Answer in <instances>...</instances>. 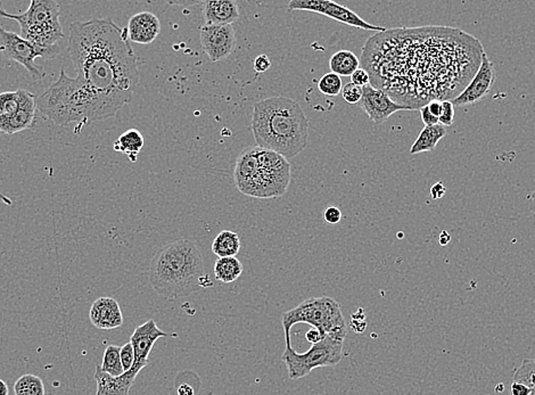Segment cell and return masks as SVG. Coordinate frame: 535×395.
Masks as SVG:
<instances>
[{
    "label": "cell",
    "instance_id": "1",
    "mask_svg": "<svg viewBox=\"0 0 535 395\" xmlns=\"http://www.w3.org/2000/svg\"><path fill=\"white\" fill-rule=\"evenodd\" d=\"M484 52L480 41L463 30L422 26L378 32L366 43L361 64L371 86L414 111L456 99Z\"/></svg>",
    "mask_w": 535,
    "mask_h": 395
},
{
    "label": "cell",
    "instance_id": "2",
    "mask_svg": "<svg viewBox=\"0 0 535 395\" xmlns=\"http://www.w3.org/2000/svg\"><path fill=\"white\" fill-rule=\"evenodd\" d=\"M67 50L78 73L74 81L87 95L96 121L116 116L139 84L138 58L127 28L112 18L74 22Z\"/></svg>",
    "mask_w": 535,
    "mask_h": 395
},
{
    "label": "cell",
    "instance_id": "3",
    "mask_svg": "<svg viewBox=\"0 0 535 395\" xmlns=\"http://www.w3.org/2000/svg\"><path fill=\"white\" fill-rule=\"evenodd\" d=\"M252 133L258 148L290 160L307 148L309 121L298 101L276 96L253 107Z\"/></svg>",
    "mask_w": 535,
    "mask_h": 395
},
{
    "label": "cell",
    "instance_id": "4",
    "mask_svg": "<svg viewBox=\"0 0 535 395\" xmlns=\"http://www.w3.org/2000/svg\"><path fill=\"white\" fill-rule=\"evenodd\" d=\"M150 284L167 300L188 296L206 287L202 253L188 240H174L159 248L150 266Z\"/></svg>",
    "mask_w": 535,
    "mask_h": 395
},
{
    "label": "cell",
    "instance_id": "5",
    "mask_svg": "<svg viewBox=\"0 0 535 395\" xmlns=\"http://www.w3.org/2000/svg\"><path fill=\"white\" fill-rule=\"evenodd\" d=\"M292 178L288 160L264 150L247 148L240 154L234 170L235 185L254 199H278L286 194Z\"/></svg>",
    "mask_w": 535,
    "mask_h": 395
},
{
    "label": "cell",
    "instance_id": "6",
    "mask_svg": "<svg viewBox=\"0 0 535 395\" xmlns=\"http://www.w3.org/2000/svg\"><path fill=\"white\" fill-rule=\"evenodd\" d=\"M283 332L286 346L291 343V329L296 323H308L318 329L321 336H333L336 340H344L347 327L341 306L334 299L328 296L310 297L302 301L298 306L283 315Z\"/></svg>",
    "mask_w": 535,
    "mask_h": 395
},
{
    "label": "cell",
    "instance_id": "7",
    "mask_svg": "<svg viewBox=\"0 0 535 395\" xmlns=\"http://www.w3.org/2000/svg\"><path fill=\"white\" fill-rule=\"evenodd\" d=\"M0 16L16 21L20 24L21 37L37 46H55L65 37L60 22L61 7L55 0H32L29 9L22 14H9L0 3Z\"/></svg>",
    "mask_w": 535,
    "mask_h": 395
},
{
    "label": "cell",
    "instance_id": "8",
    "mask_svg": "<svg viewBox=\"0 0 535 395\" xmlns=\"http://www.w3.org/2000/svg\"><path fill=\"white\" fill-rule=\"evenodd\" d=\"M344 340L333 336H325L319 343L313 344L309 351L298 353L292 345L286 346L281 361L286 365L288 376L293 381L309 375L315 368L334 367L343 358Z\"/></svg>",
    "mask_w": 535,
    "mask_h": 395
},
{
    "label": "cell",
    "instance_id": "9",
    "mask_svg": "<svg viewBox=\"0 0 535 395\" xmlns=\"http://www.w3.org/2000/svg\"><path fill=\"white\" fill-rule=\"evenodd\" d=\"M61 52L58 45L50 47L37 46L21 37L15 32L7 31L0 26V52L9 61L21 64L29 72L35 81H40L46 77L44 67L35 63V58L50 60Z\"/></svg>",
    "mask_w": 535,
    "mask_h": 395
},
{
    "label": "cell",
    "instance_id": "10",
    "mask_svg": "<svg viewBox=\"0 0 535 395\" xmlns=\"http://www.w3.org/2000/svg\"><path fill=\"white\" fill-rule=\"evenodd\" d=\"M288 9L291 11H309V12L318 13L327 18H333L339 23L347 24L358 29L377 32H384L388 30L383 26L368 23L351 9L330 0H292L288 4Z\"/></svg>",
    "mask_w": 535,
    "mask_h": 395
},
{
    "label": "cell",
    "instance_id": "11",
    "mask_svg": "<svg viewBox=\"0 0 535 395\" xmlns=\"http://www.w3.org/2000/svg\"><path fill=\"white\" fill-rule=\"evenodd\" d=\"M495 82V65L489 56L484 52L478 72L473 77L472 80L469 81L466 88L456 99H452L451 103L454 106L459 107L476 104L491 93Z\"/></svg>",
    "mask_w": 535,
    "mask_h": 395
},
{
    "label": "cell",
    "instance_id": "12",
    "mask_svg": "<svg viewBox=\"0 0 535 395\" xmlns=\"http://www.w3.org/2000/svg\"><path fill=\"white\" fill-rule=\"evenodd\" d=\"M201 46L213 63L232 55L236 47V33L232 26H205L201 28Z\"/></svg>",
    "mask_w": 535,
    "mask_h": 395
},
{
    "label": "cell",
    "instance_id": "13",
    "mask_svg": "<svg viewBox=\"0 0 535 395\" xmlns=\"http://www.w3.org/2000/svg\"><path fill=\"white\" fill-rule=\"evenodd\" d=\"M168 336L167 333L157 327L154 319H150L145 323L137 327L130 338V343L133 344V352H135V362L131 369L128 372L137 377L140 370L144 369L150 364L148 357L155 342L159 338H168Z\"/></svg>",
    "mask_w": 535,
    "mask_h": 395
},
{
    "label": "cell",
    "instance_id": "14",
    "mask_svg": "<svg viewBox=\"0 0 535 395\" xmlns=\"http://www.w3.org/2000/svg\"><path fill=\"white\" fill-rule=\"evenodd\" d=\"M359 104L362 110L367 113L371 121L377 126L388 121V118L393 116L394 113L399 111H411L409 107L398 104L388 94L383 90L377 89L371 84L364 87V94Z\"/></svg>",
    "mask_w": 535,
    "mask_h": 395
},
{
    "label": "cell",
    "instance_id": "15",
    "mask_svg": "<svg viewBox=\"0 0 535 395\" xmlns=\"http://www.w3.org/2000/svg\"><path fill=\"white\" fill-rule=\"evenodd\" d=\"M20 107L15 116L7 120H0V133L15 135L23 130L32 129L37 123V97L30 91L18 89Z\"/></svg>",
    "mask_w": 535,
    "mask_h": 395
},
{
    "label": "cell",
    "instance_id": "16",
    "mask_svg": "<svg viewBox=\"0 0 535 395\" xmlns=\"http://www.w3.org/2000/svg\"><path fill=\"white\" fill-rule=\"evenodd\" d=\"M129 40L138 45H150L161 32V23L157 15L140 12L131 16L127 26Z\"/></svg>",
    "mask_w": 535,
    "mask_h": 395
},
{
    "label": "cell",
    "instance_id": "17",
    "mask_svg": "<svg viewBox=\"0 0 535 395\" xmlns=\"http://www.w3.org/2000/svg\"><path fill=\"white\" fill-rule=\"evenodd\" d=\"M90 321L96 328H119L123 323V316L119 303L112 297H101L90 308Z\"/></svg>",
    "mask_w": 535,
    "mask_h": 395
},
{
    "label": "cell",
    "instance_id": "18",
    "mask_svg": "<svg viewBox=\"0 0 535 395\" xmlns=\"http://www.w3.org/2000/svg\"><path fill=\"white\" fill-rule=\"evenodd\" d=\"M240 6L235 0H212L203 3L206 26H232L240 18Z\"/></svg>",
    "mask_w": 535,
    "mask_h": 395
},
{
    "label": "cell",
    "instance_id": "19",
    "mask_svg": "<svg viewBox=\"0 0 535 395\" xmlns=\"http://www.w3.org/2000/svg\"><path fill=\"white\" fill-rule=\"evenodd\" d=\"M94 378L97 383L96 395H129L137 377L129 372L119 377H112L101 370V365H97Z\"/></svg>",
    "mask_w": 535,
    "mask_h": 395
},
{
    "label": "cell",
    "instance_id": "20",
    "mask_svg": "<svg viewBox=\"0 0 535 395\" xmlns=\"http://www.w3.org/2000/svg\"><path fill=\"white\" fill-rule=\"evenodd\" d=\"M144 145H145V139L142 133L137 129H129L116 139L113 148L118 153L127 155L131 163H135Z\"/></svg>",
    "mask_w": 535,
    "mask_h": 395
},
{
    "label": "cell",
    "instance_id": "21",
    "mask_svg": "<svg viewBox=\"0 0 535 395\" xmlns=\"http://www.w3.org/2000/svg\"><path fill=\"white\" fill-rule=\"evenodd\" d=\"M446 136V129L442 124L425 127L422 130L419 136L417 137L416 142L411 146L410 154L415 155L422 152H432L437 148L441 139Z\"/></svg>",
    "mask_w": 535,
    "mask_h": 395
},
{
    "label": "cell",
    "instance_id": "22",
    "mask_svg": "<svg viewBox=\"0 0 535 395\" xmlns=\"http://www.w3.org/2000/svg\"><path fill=\"white\" fill-rule=\"evenodd\" d=\"M243 269L236 257H219L214 265V277L223 284L234 283L243 274Z\"/></svg>",
    "mask_w": 535,
    "mask_h": 395
},
{
    "label": "cell",
    "instance_id": "23",
    "mask_svg": "<svg viewBox=\"0 0 535 395\" xmlns=\"http://www.w3.org/2000/svg\"><path fill=\"white\" fill-rule=\"evenodd\" d=\"M359 67V58L350 50H339L330 60V71L339 77H351Z\"/></svg>",
    "mask_w": 535,
    "mask_h": 395
},
{
    "label": "cell",
    "instance_id": "24",
    "mask_svg": "<svg viewBox=\"0 0 535 395\" xmlns=\"http://www.w3.org/2000/svg\"><path fill=\"white\" fill-rule=\"evenodd\" d=\"M240 250V238L234 231H221L212 243V252L218 257H236Z\"/></svg>",
    "mask_w": 535,
    "mask_h": 395
},
{
    "label": "cell",
    "instance_id": "25",
    "mask_svg": "<svg viewBox=\"0 0 535 395\" xmlns=\"http://www.w3.org/2000/svg\"><path fill=\"white\" fill-rule=\"evenodd\" d=\"M15 395H45L44 382L38 376L26 374L21 376L14 385Z\"/></svg>",
    "mask_w": 535,
    "mask_h": 395
},
{
    "label": "cell",
    "instance_id": "26",
    "mask_svg": "<svg viewBox=\"0 0 535 395\" xmlns=\"http://www.w3.org/2000/svg\"><path fill=\"white\" fill-rule=\"evenodd\" d=\"M101 368L112 377H119L125 374V369L122 366L121 357H120V347L116 345H108L105 350L103 362Z\"/></svg>",
    "mask_w": 535,
    "mask_h": 395
},
{
    "label": "cell",
    "instance_id": "27",
    "mask_svg": "<svg viewBox=\"0 0 535 395\" xmlns=\"http://www.w3.org/2000/svg\"><path fill=\"white\" fill-rule=\"evenodd\" d=\"M20 107V93L5 91L0 94V120H7L15 116Z\"/></svg>",
    "mask_w": 535,
    "mask_h": 395
},
{
    "label": "cell",
    "instance_id": "28",
    "mask_svg": "<svg viewBox=\"0 0 535 395\" xmlns=\"http://www.w3.org/2000/svg\"><path fill=\"white\" fill-rule=\"evenodd\" d=\"M512 381L525 384L535 395V359H525L514 372Z\"/></svg>",
    "mask_w": 535,
    "mask_h": 395
},
{
    "label": "cell",
    "instance_id": "29",
    "mask_svg": "<svg viewBox=\"0 0 535 395\" xmlns=\"http://www.w3.org/2000/svg\"><path fill=\"white\" fill-rule=\"evenodd\" d=\"M318 89L322 95L328 97L339 95L343 89L341 77L333 72L326 73L318 81Z\"/></svg>",
    "mask_w": 535,
    "mask_h": 395
},
{
    "label": "cell",
    "instance_id": "30",
    "mask_svg": "<svg viewBox=\"0 0 535 395\" xmlns=\"http://www.w3.org/2000/svg\"><path fill=\"white\" fill-rule=\"evenodd\" d=\"M362 94H364V88L356 86L352 82L345 84L342 89V96L349 104H359L362 99Z\"/></svg>",
    "mask_w": 535,
    "mask_h": 395
},
{
    "label": "cell",
    "instance_id": "31",
    "mask_svg": "<svg viewBox=\"0 0 535 395\" xmlns=\"http://www.w3.org/2000/svg\"><path fill=\"white\" fill-rule=\"evenodd\" d=\"M454 121V106L451 101H443L441 103V113L439 116V122L443 127L452 126Z\"/></svg>",
    "mask_w": 535,
    "mask_h": 395
},
{
    "label": "cell",
    "instance_id": "32",
    "mask_svg": "<svg viewBox=\"0 0 535 395\" xmlns=\"http://www.w3.org/2000/svg\"><path fill=\"white\" fill-rule=\"evenodd\" d=\"M120 357H121L122 366L125 372L131 369L135 362V352H133V344L128 342L120 349Z\"/></svg>",
    "mask_w": 535,
    "mask_h": 395
},
{
    "label": "cell",
    "instance_id": "33",
    "mask_svg": "<svg viewBox=\"0 0 535 395\" xmlns=\"http://www.w3.org/2000/svg\"><path fill=\"white\" fill-rule=\"evenodd\" d=\"M351 81H352V84L361 87V88L371 84L369 74H368L367 71H366L365 69H362V67H359V69H356V72L351 75Z\"/></svg>",
    "mask_w": 535,
    "mask_h": 395
},
{
    "label": "cell",
    "instance_id": "34",
    "mask_svg": "<svg viewBox=\"0 0 535 395\" xmlns=\"http://www.w3.org/2000/svg\"><path fill=\"white\" fill-rule=\"evenodd\" d=\"M325 221L330 223V225H336L339 223L342 219V212L339 208L336 206H330L326 208L324 212Z\"/></svg>",
    "mask_w": 535,
    "mask_h": 395
},
{
    "label": "cell",
    "instance_id": "35",
    "mask_svg": "<svg viewBox=\"0 0 535 395\" xmlns=\"http://www.w3.org/2000/svg\"><path fill=\"white\" fill-rule=\"evenodd\" d=\"M270 67H271V62H270L269 57L264 54L255 58L254 63H253V67H254V71L257 73L266 72Z\"/></svg>",
    "mask_w": 535,
    "mask_h": 395
},
{
    "label": "cell",
    "instance_id": "36",
    "mask_svg": "<svg viewBox=\"0 0 535 395\" xmlns=\"http://www.w3.org/2000/svg\"><path fill=\"white\" fill-rule=\"evenodd\" d=\"M420 116H422V122H424V124H425V127H431V126L440 124V122H439V118L433 116V114L429 112L427 105H425V106H422V109H420Z\"/></svg>",
    "mask_w": 535,
    "mask_h": 395
},
{
    "label": "cell",
    "instance_id": "37",
    "mask_svg": "<svg viewBox=\"0 0 535 395\" xmlns=\"http://www.w3.org/2000/svg\"><path fill=\"white\" fill-rule=\"evenodd\" d=\"M510 392L512 395H532L531 389L521 382L512 381Z\"/></svg>",
    "mask_w": 535,
    "mask_h": 395
},
{
    "label": "cell",
    "instance_id": "38",
    "mask_svg": "<svg viewBox=\"0 0 535 395\" xmlns=\"http://www.w3.org/2000/svg\"><path fill=\"white\" fill-rule=\"evenodd\" d=\"M446 188L443 185L442 182H437L433 187L431 188V196L432 199H439L441 197L446 195Z\"/></svg>",
    "mask_w": 535,
    "mask_h": 395
},
{
    "label": "cell",
    "instance_id": "39",
    "mask_svg": "<svg viewBox=\"0 0 535 395\" xmlns=\"http://www.w3.org/2000/svg\"><path fill=\"white\" fill-rule=\"evenodd\" d=\"M305 338H307L309 343H311V345H313V344L319 343V342H320L324 338L321 336L320 332H319L318 329L311 328L309 332L305 334Z\"/></svg>",
    "mask_w": 535,
    "mask_h": 395
},
{
    "label": "cell",
    "instance_id": "40",
    "mask_svg": "<svg viewBox=\"0 0 535 395\" xmlns=\"http://www.w3.org/2000/svg\"><path fill=\"white\" fill-rule=\"evenodd\" d=\"M441 103H442V101H431V103H428L427 104L428 110H429V112H431L433 116H437V118H439V116H440Z\"/></svg>",
    "mask_w": 535,
    "mask_h": 395
},
{
    "label": "cell",
    "instance_id": "41",
    "mask_svg": "<svg viewBox=\"0 0 535 395\" xmlns=\"http://www.w3.org/2000/svg\"><path fill=\"white\" fill-rule=\"evenodd\" d=\"M178 395H195L194 389L189 384H181L178 387Z\"/></svg>",
    "mask_w": 535,
    "mask_h": 395
},
{
    "label": "cell",
    "instance_id": "42",
    "mask_svg": "<svg viewBox=\"0 0 535 395\" xmlns=\"http://www.w3.org/2000/svg\"><path fill=\"white\" fill-rule=\"evenodd\" d=\"M450 242V235L446 233V231H442V234H441L440 236V244L441 245H446L448 243Z\"/></svg>",
    "mask_w": 535,
    "mask_h": 395
},
{
    "label": "cell",
    "instance_id": "43",
    "mask_svg": "<svg viewBox=\"0 0 535 395\" xmlns=\"http://www.w3.org/2000/svg\"><path fill=\"white\" fill-rule=\"evenodd\" d=\"M9 386H7V384L5 383V382L3 381V379H0V395H9Z\"/></svg>",
    "mask_w": 535,
    "mask_h": 395
},
{
    "label": "cell",
    "instance_id": "44",
    "mask_svg": "<svg viewBox=\"0 0 535 395\" xmlns=\"http://www.w3.org/2000/svg\"><path fill=\"white\" fill-rule=\"evenodd\" d=\"M529 208H531L532 213L535 216V201H532V202H531V204H529Z\"/></svg>",
    "mask_w": 535,
    "mask_h": 395
},
{
    "label": "cell",
    "instance_id": "45",
    "mask_svg": "<svg viewBox=\"0 0 535 395\" xmlns=\"http://www.w3.org/2000/svg\"><path fill=\"white\" fill-rule=\"evenodd\" d=\"M532 201H535V189L534 191H533Z\"/></svg>",
    "mask_w": 535,
    "mask_h": 395
}]
</instances>
